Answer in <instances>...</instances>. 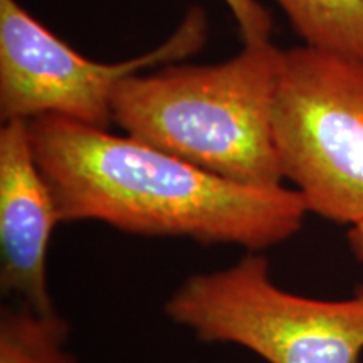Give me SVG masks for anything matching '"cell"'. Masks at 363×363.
<instances>
[{
	"mask_svg": "<svg viewBox=\"0 0 363 363\" xmlns=\"http://www.w3.org/2000/svg\"><path fill=\"white\" fill-rule=\"evenodd\" d=\"M163 310L202 342L238 345L267 363H358L363 353V284L338 301L299 296L272 283L259 252L190 276Z\"/></svg>",
	"mask_w": 363,
	"mask_h": 363,
	"instance_id": "obj_3",
	"label": "cell"
},
{
	"mask_svg": "<svg viewBox=\"0 0 363 363\" xmlns=\"http://www.w3.org/2000/svg\"><path fill=\"white\" fill-rule=\"evenodd\" d=\"M238 22L244 44L269 40L272 19L257 0H224Z\"/></svg>",
	"mask_w": 363,
	"mask_h": 363,
	"instance_id": "obj_9",
	"label": "cell"
},
{
	"mask_svg": "<svg viewBox=\"0 0 363 363\" xmlns=\"http://www.w3.org/2000/svg\"><path fill=\"white\" fill-rule=\"evenodd\" d=\"M67 340L69 325L56 310L21 305L0 313V363H79Z\"/></svg>",
	"mask_w": 363,
	"mask_h": 363,
	"instance_id": "obj_8",
	"label": "cell"
},
{
	"mask_svg": "<svg viewBox=\"0 0 363 363\" xmlns=\"http://www.w3.org/2000/svg\"><path fill=\"white\" fill-rule=\"evenodd\" d=\"M29 135L62 222L261 252L298 234L308 214L294 189L222 179L128 135L61 116L34 118Z\"/></svg>",
	"mask_w": 363,
	"mask_h": 363,
	"instance_id": "obj_1",
	"label": "cell"
},
{
	"mask_svg": "<svg viewBox=\"0 0 363 363\" xmlns=\"http://www.w3.org/2000/svg\"><path fill=\"white\" fill-rule=\"evenodd\" d=\"M347 239L353 256L363 262V224L352 225L347 233Z\"/></svg>",
	"mask_w": 363,
	"mask_h": 363,
	"instance_id": "obj_10",
	"label": "cell"
},
{
	"mask_svg": "<svg viewBox=\"0 0 363 363\" xmlns=\"http://www.w3.org/2000/svg\"><path fill=\"white\" fill-rule=\"evenodd\" d=\"M207 30L206 12L192 7L157 49L106 65L71 49L17 0H0V118L6 123L61 116L106 130L121 81L145 67L192 56L206 44Z\"/></svg>",
	"mask_w": 363,
	"mask_h": 363,
	"instance_id": "obj_5",
	"label": "cell"
},
{
	"mask_svg": "<svg viewBox=\"0 0 363 363\" xmlns=\"http://www.w3.org/2000/svg\"><path fill=\"white\" fill-rule=\"evenodd\" d=\"M305 45L363 65V0H274Z\"/></svg>",
	"mask_w": 363,
	"mask_h": 363,
	"instance_id": "obj_7",
	"label": "cell"
},
{
	"mask_svg": "<svg viewBox=\"0 0 363 363\" xmlns=\"http://www.w3.org/2000/svg\"><path fill=\"white\" fill-rule=\"evenodd\" d=\"M272 142L308 214L363 224V65L301 45L283 51Z\"/></svg>",
	"mask_w": 363,
	"mask_h": 363,
	"instance_id": "obj_4",
	"label": "cell"
},
{
	"mask_svg": "<svg viewBox=\"0 0 363 363\" xmlns=\"http://www.w3.org/2000/svg\"><path fill=\"white\" fill-rule=\"evenodd\" d=\"M61 220L29 135V121L0 130V288L35 311H54L49 291V244Z\"/></svg>",
	"mask_w": 363,
	"mask_h": 363,
	"instance_id": "obj_6",
	"label": "cell"
},
{
	"mask_svg": "<svg viewBox=\"0 0 363 363\" xmlns=\"http://www.w3.org/2000/svg\"><path fill=\"white\" fill-rule=\"evenodd\" d=\"M281 57L271 40H257L217 65L136 72L118 84L113 121L128 136L222 179L283 187L271 123Z\"/></svg>",
	"mask_w": 363,
	"mask_h": 363,
	"instance_id": "obj_2",
	"label": "cell"
}]
</instances>
